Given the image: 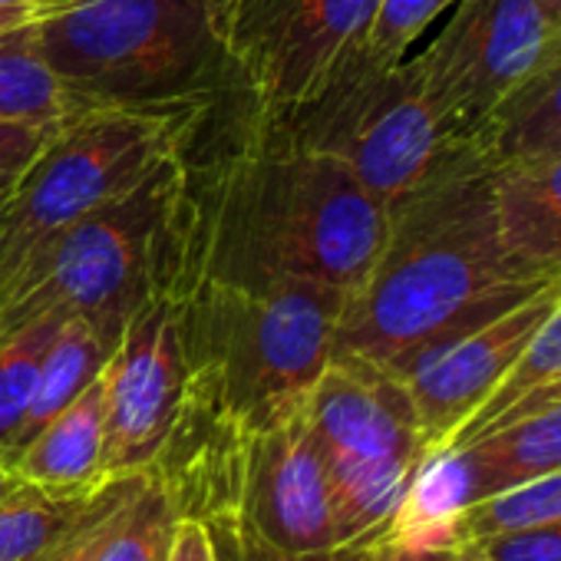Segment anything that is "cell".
<instances>
[{
  "instance_id": "obj_15",
  "label": "cell",
  "mask_w": 561,
  "mask_h": 561,
  "mask_svg": "<svg viewBox=\"0 0 561 561\" xmlns=\"http://www.w3.org/2000/svg\"><path fill=\"white\" fill-rule=\"evenodd\" d=\"M106 377L100 374L67 410H60L18 456L24 482L57 492H90L106 479Z\"/></svg>"
},
{
  "instance_id": "obj_26",
  "label": "cell",
  "mask_w": 561,
  "mask_h": 561,
  "mask_svg": "<svg viewBox=\"0 0 561 561\" xmlns=\"http://www.w3.org/2000/svg\"><path fill=\"white\" fill-rule=\"evenodd\" d=\"M218 561H360L354 548H334L321 554H291L267 541L241 512H221L205 522Z\"/></svg>"
},
{
  "instance_id": "obj_21",
  "label": "cell",
  "mask_w": 561,
  "mask_h": 561,
  "mask_svg": "<svg viewBox=\"0 0 561 561\" xmlns=\"http://www.w3.org/2000/svg\"><path fill=\"white\" fill-rule=\"evenodd\" d=\"M60 321L44 318L8 337H0V462H14L24 436V423L37 393L44 354Z\"/></svg>"
},
{
  "instance_id": "obj_1",
  "label": "cell",
  "mask_w": 561,
  "mask_h": 561,
  "mask_svg": "<svg viewBox=\"0 0 561 561\" xmlns=\"http://www.w3.org/2000/svg\"><path fill=\"white\" fill-rule=\"evenodd\" d=\"M228 110L215 142L195 126L179 152L162 291L301 277L351 298L383 251L390 205L341 162L298 146L238 90Z\"/></svg>"
},
{
  "instance_id": "obj_20",
  "label": "cell",
  "mask_w": 561,
  "mask_h": 561,
  "mask_svg": "<svg viewBox=\"0 0 561 561\" xmlns=\"http://www.w3.org/2000/svg\"><path fill=\"white\" fill-rule=\"evenodd\" d=\"M77 106L41 57L34 24L0 34V119L64 123Z\"/></svg>"
},
{
  "instance_id": "obj_23",
  "label": "cell",
  "mask_w": 561,
  "mask_h": 561,
  "mask_svg": "<svg viewBox=\"0 0 561 561\" xmlns=\"http://www.w3.org/2000/svg\"><path fill=\"white\" fill-rule=\"evenodd\" d=\"M551 522H561V472L531 479L469 505L459 522V545Z\"/></svg>"
},
{
  "instance_id": "obj_32",
  "label": "cell",
  "mask_w": 561,
  "mask_h": 561,
  "mask_svg": "<svg viewBox=\"0 0 561 561\" xmlns=\"http://www.w3.org/2000/svg\"><path fill=\"white\" fill-rule=\"evenodd\" d=\"M545 403H561V380H554V383H548V387H538V390H531L528 397H522L512 410H505L495 423H489L485 430H492V426H499V423H508V420H515L518 413H528V410H535V407H545ZM482 430V433H485ZM479 436V433H476ZM472 439V436H469ZM466 443V439H462Z\"/></svg>"
},
{
  "instance_id": "obj_27",
  "label": "cell",
  "mask_w": 561,
  "mask_h": 561,
  "mask_svg": "<svg viewBox=\"0 0 561 561\" xmlns=\"http://www.w3.org/2000/svg\"><path fill=\"white\" fill-rule=\"evenodd\" d=\"M466 545H479L492 561H561V522L518 528Z\"/></svg>"
},
{
  "instance_id": "obj_5",
  "label": "cell",
  "mask_w": 561,
  "mask_h": 561,
  "mask_svg": "<svg viewBox=\"0 0 561 561\" xmlns=\"http://www.w3.org/2000/svg\"><path fill=\"white\" fill-rule=\"evenodd\" d=\"M175 162L24 257L0 285V337L44 318H83L116 344L126 318L162 288Z\"/></svg>"
},
{
  "instance_id": "obj_35",
  "label": "cell",
  "mask_w": 561,
  "mask_h": 561,
  "mask_svg": "<svg viewBox=\"0 0 561 561\" xmlns=\"http://www.w3.org/2000/svg\"><path fill=\"white\" fill-rule=\"evenodd\" d=\"M24 479L14 472V466H8V462H0V502H4L18 485H21Z\"/></svg>"
},
{
  "instance_id": "obj_28",
  "label": "cell",
  "mask_w": 561,
  "mask_h": 561,
  "mask_svg": "<svg viewBox=\"0 0 561 561\" xmlns=\"http://www.w3.org/2000/svg\"><path fill=\"white\" fill-rule=\"evenodd\" d=\"M60 123L0 119V182H14L50 142Z\"/></svg>"
},
{
  "instance_id": "obj_13",
  "label": "cell",
  "mask_w": 561,
  "mask_h": 561,
  "mask_svg": "<svg viewBox=\"0 0 561 561\" xmlns=\"http://www.w3.org/2000/svg\"><path fill=\"white\" fill-rule=\"evenodd\" d=\"M238 512L267 541L291 554L341 548L331 479L308 426L305 403L257 430H248Z\"/></svg>"
},
{
  "instance_id": "obj_37",
  "label": "cell",
  "mask_w": 561,
  "mask_h": 561,
  "mask_svg": "<svg viewBox=\"0 0 561 561\" xmlns=\"http://www.w3.org/2000/svg\"><path fill=\"white\" fill-rule=\"evenodd\" d=\"M18 4H34V0H0V8H18Z\"/></svg>"
},
{
  "instance_id": "obj_33",
  "label": "cell",
  "mask_w": 561,
  "mask_h": 561,
  "mask_svg": "<svg viewBox=\"0 0 561 561\" xmlns=\"http://www.w3.org/2000/svg\"><path fill=\"white\" fill-rule=\"evenodd\" d=\"M34 21V4H18V8H0V34L18 31Z\"/></svg>"
},
{
  "instance_id": "obj_3",
  "label": "cell",
  "mask_w": 561,
  "mask_h": 561,
  "mask_svg": "<svg viewBox=\"0 0 561 561\" xmlns=\"http://www.w3.org/2000/svg\"><path fill=\"white\" fill-rule=\"evenodd\" d=\"M234 0H34L44 64L77 110H205L234 90Z\"/></svg>"
},
{
  "instance_id": "obj_36",
  "label": "cell",
  "mask_w": 561,
  "mask_h": 561,
  "mask_svg": "<svg viewBox=\"0 0 561 561\" xmlns=\"http://www.w3.org/2000/svg\"><path fill=\"white\" fill-rule=\"evenodd\" d=\"M456 561H492L479 545H459L456 548Z\"/></svg>"
},
{
  "instance_id": "obj_22",
  "label": "cell",
  "mask_w": 561,
  "mask_h": 561,
  "mask_svg": "<svg viewBox=\"0 0 561 561\" xmlns=\"http://www.w3.org/2000/svg\"><path fill=\"white\" fill-rule=\"evenodd\" d=\"M561 380V291L551 305V311L545 314V321L538 324L535 337L528 341L525 354L518 357V364L512 367V374L499 383V390L462 423V430L446 443H462L476 433H482L489 423H495L505 410H512L522 397H528L538 387H548ZM443 449V446H439Z\"/></svg>"
},
{
  "instance_id": "obj_10",
  "label": "cell",
  "mask_w": 561,
  "mask_h": 561,
  "mask_svg": "<svg viewBox=\"0 0 561 561\" xmlns=\"http://www.w3.org/2000/svg\"><path fill=\"white\" fill-rule=\"evenodd\" d=\"M377 8L380 0H234V90L264 116L291 113L367 37Z\"/></svg>"
},
{
  "instance_id": "obj_9",
  "label": "cell",
  "mask_w": 561,
  "mask_h": 561,
  "mask_svg": "<svg viewBox=\"0 0 561 561\" xmlns=\"http://www.w3.org/2000/svg\"><path fill=\"white\" fill-rule=\"evenodd\" d=\"M554 34L535 0H459L436 41L413 57L449 136L482 142L492 116L535 73Z\"/></svg>"
},
{
  "instance_id": "obj_6",
  "label": "cell",
  "mask_w": 561,
  "mask_h": 561,
  "mask_svg": "<svg viewBox=\"0 0 561 561\" xmlns=\"http://www.w3.org/2000/svg\"><path fill=\"white\" fill-rule=\"evenodd\" d=\"M211 106L73 110L0 202V285L50 238L172 162Z\"/></svg>"
},
{
  "instance_id": "obj_24",
  "label": "cell",
  "mask_w": 561,
  "mask_h": 561,
  "mask_svg": "<svg viewBox=\"0 0 561 561\" xmlns=\"http://www.w3.org/2000/svg\"><path fill=\"white\" fill-rule=\"evenodd\" d=\"M175 518L179 515L172 502L165 499L152 472H146L142 485L119 508L93 561H165Z\"/></svg>"
},
{
  "instance_id": "obj_4",
  "label": "cell",
  "mask_w": 561,
  "mask_h": 561,
  "mask_svg": "<svg viewBox=\"0 0 561 561\" xmlns=\"http://www.w3.org/2000/svg\"><path fill=\"white\" fill-rule=\"evenodd\" d=\"M185 357V387L211 397L248 430L298 410L334 357L347 295L321 280L165 291Z\"/></svg>"
},
{
  "instance_id": "obj_14",
  "label": "cell",
  "mask_w": 561,
  "mask_h": 561,
  "mask_svg": "<svg viewBox=\"0 0 561 561\" xmlns=\"http://www.w3.org/2000/svg\"><path fill=\"white\" fill-rule=\"evenodd\" d=\"M499 231L512 264L531 280L561 277V149L495 165Z\"/></svg>"
},
{
  "instance_id": "obj_31",
  "label": "cell",
  "mask_w": 561,
  "mask_h": 561,
  "mask_svg": "<svg viewBox=\"0 0 561 561\" xmlns=\"http://www.w3.org/2000/svg\"><path fill=\"white\" fill-rule=\"evenodd\" d=\"M360 561H456V548H433V551H413V548H387L374 545L360 551Z\"/></svg>"
},
{
  "instance_id": "obj_39",
  "label": "cell",
  "mask_w": 561,
  "mask_h": 561,
  "mask_svg": "<svg viewBox=\"0 0 561 561\" xmlns=\"http://www.w3.org/2000/svg\"><path fill=\"white\" fill-rule=\"evenodd\" d=\"M548 149H561V136H558V139H554V142H551V146H545V149H541V152H548Z\"/></svg>"
},
{
  "instance_id": "obj_17",
  "label": "cell",
  "mask_w": 561,
  "mask_h": 561,
  "mask_svg": "<svg viewBox=\"0 0 561 561\" xmlns=\"http://www.w3.org/2000/svg\"><path fill=\"white\" fill-rule=\"evenodd\" d=\"M116 479L90 492L21 482L0 502V561H54L110 502Z\"/></svg>"
},
{
  "instance_id": "obj_38",
  "label": "cell",
  "mask_w": 561,
  "mask_h": 561,
  "mask_svg": "<svg viewBox=\"0 0 561 561\" xmlns=\"http://www.w3.org/2000/svg\"><path fill=\"white\" fill-rule=\"evenodd\" d=\"M14 182H0V202H4L8 198V188H11Z\"/></svg>"
},
{
  "instance_id": "obj_12",
  "label": "cell",
  "mask_w": 561,
  "mask_h": 561,
  "mask_svg": "<svg viewBox=\"0 0 561 561\" xmlns=\"http://www.w3.org/2000/svg\"><path fill=\"white\" fill-rule=\"evenodd\" d=\"M558 291L561 280H548L505 311L433 344L400 374V383L407 387L416 410L426 453L446 446L462 430V423L499 390L551 311Z\"/></svg>"
},
{
  "instance_id": "obj_30",
  "label": "cell",
  "mask_w": 561,
  "mask_h": 561,
  "mask_svg": "<svg viewBox=\"0 0 561 561\" xmlns=\"http://www.w3.org/2000/svg\"><path fill=\"white\" fill-rule=\"evenodd\" d=\"M165 561H218L208 525L202 518H188V515L175 518L169 548H165Z\"/></svg>"
},
{
  "instance_id": "obj_25",
  "label": "cell",
  "mask_w": 561,
  "mask_h": 561,
  "mask_svg": "<svg viewBox=\"0 0 561 561\" xmlns=\"http://www.w3.org/2000/svg\"><path fill=\"white\" fill-rule=\"evenodd\" d=\"M456 4L459 0H380L364 47L380 60H407L410 47L433 27V21Z\"/></svg>"
},
{
  "instance_id": "obj_7",
  "label": "cell",
  "mask_w": 561,
  "mask_h": 561,
  "mask_svg": "<svg viewBox=\"0 0 561 561\" xmlns=\"http://www.w3.org/2000/svg\"><path fill=\"white\" fill-rule=\"evenodd\" d=\"M288 136L351 169L387 205L420 185L459 142L433 110L413 57L380 60L354 44L291 113Z\"/></svg>"
},
{
  "instance_id": "obj_29",
  "label": "cell",
  "mask_w": 561,
  "mask_h": 561,
  "mask_svg": "<svg viewBox=\"0 0 561 561\" xmlns=\"http://www.w3.org/2000/svg\"><path fill=\"white\" fill-rule=\"evenodd\" d=\"M142 479H146V472H136V476H116V489H113V495H110V502L100 508V515L54 558V561H93L96 558V551H100V545H103V538H106V531L113 528V522H116V515H119V508L133 499V492L142 485Z\"/></svg>"
},
{
  "instance_id": "obj_8",
  "label": "cell",
  "mask_w": 561,
  "mask_h": 561,
  "mask_svg": "<svg viewBox=\"0 0 561 561\" xmlns=\"http://www.w3.org/2000/svg\"><path fill=\"white\" fill-rule=\"evenodd\" d=\"M305 413L331 479L341 548L364 551L387 531L426 456L410 393L370 364L331 357Z\"/></svg>"
},
{
  "instance_id": "obj_16",
  "label": "cell",
  "mask_w": 561,
  "mask_h": 561,
  "mask_svg": "<svg viewBox=\"0 0 561 561\" xmlns=\"http://www.w3.org/2000/svg\"><path fill=\"white\" fill-rule=\"evenodd\" d=\"M446 449L456 453L466 472L472 505L531 479L561 472V403L535 407Z\"/></svg>"
},
{
  "instance_id": "obj_11",
  "label": "cell",
  "mask_w": 561,
  "mask_h": 561,
  "mask_svg": "<svg viewBox=\"0 0 561 561\" xmlns=\"http://www.w3.org/2000/svg\"><path fill=\"white\" fill-rule=\"evenodd\" d=\"M106 377V479L149 472L185 397V357L172 298L156 288L123 324Z\"/></svg>"
},
{
  "instance_id": "obj_2",
  "label": "cell",
  "mask_w": 561,
  "mask_h": 561,
  "mask_svg": "<svg viewBox=\"0 0 561 561\" xmlns=\"http://www.w3.org/2000/svg\"><path fill=\"white\" fill-rule=\"evenodd\" d=\"M495 165L482 142L459 139L420 185L390 202L383 251L347 298L334 357L400 380L433 344L548 285L525 277L505 251Z\"/></svg>"
},
{
  "instance_id": "obj_18",
  "label": "cell",
  "mask_w": 561,
  "mask_h": 561,
  "mask_svg": "<svg viewBox=\"0 0 561 561\" xmlns=\"http://www.w3.org/2000/svg\"><path fill=\"white\" fill-rule=\"evenodd\" d=\"M561 136V31L551 37L535 73L492 116L482 146L495 162L541 152Z\"/></svg>"
},
{
  "instance_id": "obj_19",
  "label": "cell",
  "mask_w": 561,
  "mask_h": 561,
  "mask_svg": "<svg viewBox=\"0 0 561 561\" xmlns=\"http://www.w3.org/2000/svg\"><path fill=\"white\" fill-rule=\"evenodd\" d=\"M110 354H113V344L90 321H83V318L60 321V328L44 354V364H41L37 393H34V403H31V413L24 423L21 449L103 374Z\"/></svg>"
},
{
  "instance_id": "obj_34",
  "label": "cell",
  "mask_w": 561,
  "mask_h": 561,
  "mask_svg": "<svg viewBox=\"0 0 561 561\" xmlns=\"http://www.w3.org/2000/svg\"><path fill=\"white\" fill-rule=\"evenodd\" d=\"M535 8L541 11L551 31H561V0H535Z\"/></svg>"
}]
</instances>
